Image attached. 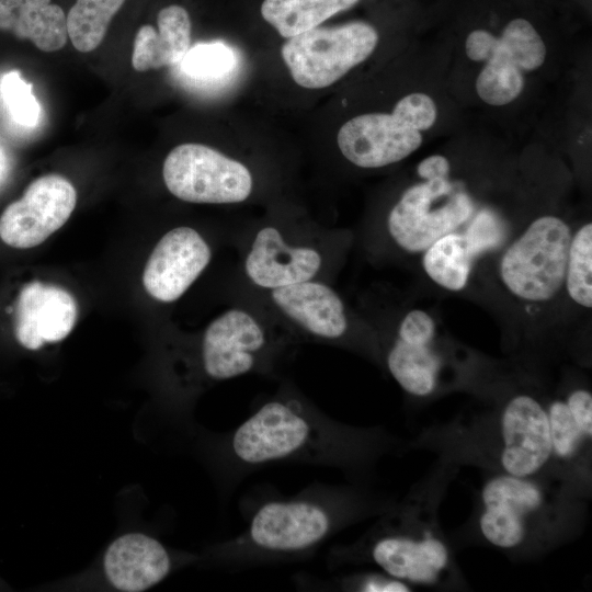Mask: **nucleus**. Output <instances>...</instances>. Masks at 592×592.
<instances>
[{
    "label": "nucleus",
    "mask_w": 592,
    "mask_h": 592,
    "mask_svg": "<svg viewBox=\"0 0 592 592\" xmlns=\"http://www.w3.org/2000/svg\"><path fill=\"white\" fill-rule=\"evenodd\" d=\"M374 431L332 420L293 384L283 383L227 439V455L235 469L274 463L343 466L377 451Z\"/></svg>",
    "instance_id": "1"
},
{
    "label": "nucleus",
    "mask_w": 592,
    "mask_h": 592,
    "mask_svg": "<svg viewBox=\"0 0 592 592\" xmlns=\"http://www.w3.org/2000/svg\"><path fill=\"white\" fill-rule=\"evenodd\" d=\"M365 510L351 492L312 486L294 498L264 502L220 555L232 567L305 558Z\"/></svg>",
    "instance_id": "2"
},
{
    "label": "nucleus",
    "mask_w": 592,
    "mask_h": 592,
    "mask_svg": "<svg viewBox=\"0 0 592 592\" xmlns=\"http://www.w3.org/2000/svg\"><path fill=\"white\" fill-rule=\"evenodd\" d=\"M348 244L344 232L305 218L270 215L232 232V285L267 291L307 281L332 283Z\"/></svg>",
    "instance_id": "3"
},
{
    "label": "nucleus",
    "mask_w": 592,
    "mask_h": 592,
    "mask_svg": "<svg viewBox=\"0 0 592 592\" xmlns=\"http://www.w3.org/2000/svg\"><path fill=\"white\" fill-rule=\"evenodd\" d=\"M232 298L261 309L297 344L311 342L380 355L375 330L354 317L331 282L307 281L267 291L232 285Z\"/></svg>",
    "instance_id": "4"
},
{
    "label": "nucleus",
    "mask_w": 592,
    "mask_h": 592,
    "mask_svg": "<svg viewBox=\"0 0 592 592\" xmlns=\"http://www.w3.org/2000/svg\"><path fill=\"white\" fill-rule=\"evenodd\" d=\"M354 560L373 562L385 573L408 584L431 585L446 574L451 555L434 531H419L411 525L405 511H394L357 543L334 547L327 558L329 567Z\"/></svg>",
    "instance_id": "5"
},
{
    "label": "nucleus",
    "mask_w": 592,
    "mask_h": 592,
    "mask_svg": "<svg viewBox=\"0 0 592 592\" xmlns=\"http://www.w3.org/2000/svg\"><path fill=\"white\" fill-rule=\"evenodd\" d=\"M571 229L560 217L534 219L503 251L498 266L504 288L516 299L544 304L563 288Z\"/></svg>",
    "instance_id": "6"
},
{
    "label": "nucleus",
    "mask_w": 592,
    "mask_h": 592,
    "mask_svg": "<svg viewBox=\"0 0 592 592\" xmlns=\"http://www.w3.org/2000/svg\"><path fill=\"white\" fill-rule=\"evenodd\" d=\"M448 173L420 177L389 208L383 236L406 253H422L440 237L458 230L474 215L470 197L458 190Z\"/></svg>",
    "instance_id": "7"
},
{
    "label": "nucleus",
    "mask_w": 592,
    "mask_h": 592,
    "mask_svg": "<svg viewBox=\"0 0 592 592\" xmlns=\"http://www.w3.org/2000/svg\"><path fill=\"white\" fill-rule=\"evenodd\" d=\"M378 39L377 30L366 22L317 26L287 38L281 55L296 84L323 89L365 61Z\"/></svg>",
    "instance_id": "8"
},
{
    "label": "nucleus",
    "mask_w": 592,
    "mask_h": 592,
    "mask_svg": "<svg viewBox=\"0 0 592 592\" xmlns=\"http://www.w3.org/2000/svg\"><path fill=\"white\" fill-rule=\"evenodd\" d=\"M162 179L174 197L195 204H242L253 197L257 186L247 163L196 143L178 145L167 155Z\"/></svg>",
    "instance_id": "9"
},
{
    "label": "nucleus",
    "mask_w": 592,
    "mask_h": 592,
    "mask_svg": "<svg viewBox=\"0 0 592 592\" xmlns=\"http://www.w3.org/2000/svg\"><path fill=\"white\" fill-rule=\"evenodd\" d=\"M480 503L482 537L494 547L514 550L527 542L538 519L549 509L550 498L535 477L500 471L485 481Z\"/></svg>",
    "instance_id": "10"
},
{
    "label": "nucleus",
    "mask_w": 592,
    "mask_h": 592,
    "mask_svg": "<svg viewBox=\"0 0 592 592\" xmlns=\"http://www.w3.org/2000/svg\"><path fill=\"white\" fill-rule=\"evenodd\" d=\"M76 203L77 192L68 179L59 174L37 178L1 214L0 238L18 249L36 247L64 226Z\"/></svg>",
    "instance_id": "11"
},
{
    "label": "nucleus",
    "mask_w": 592,
    "mask_h": 592,
    "mask_svg": "<svg viewBox=\"0 0 592 592\" xmlns=\"http://www.w3.org/2000/svg\"><path fill=\"white\" fill-rule=\"evenodd\" d=\"M501 471L535 477L554 458L546 406L523 392L511 397L499 419Z\"/></svg>",
    "instance_id": "12"
},
{
    "label": "nucleus",
    "mask_w": 592,
    "mask_h": 592,
    "mask_svg": "<svg viewBox=\"0 0 592 592\" xmlns=\"http://www.w3.org/2000/svg\"><path fill=\"white\" fill-rule=\"evenodd\" d=\"M422 143V132L413 128L396 106L391 113L354 116L340 127L337 135L343 158L361 169L395 164L418 150Z\"/></svg>",
    "instance_id": "13"
},
{
    "label": "nucleus",
    "mask_w": 592,
    "mask_h": 592,
    "mask_svg": "<svg viewBox=\"0 0 592 592\" xmlns=\"http://www.w3.org/2000/svg\"><path fill=\"white\" fill-rule=\"evenodd\" d=\"M213 249L197 229L181 225L164 232L152 249L143 273L147 294L171 304L183 296L208 266Z\"/></svg>",
    "instance_id": "14"
},
{
    "label": "nucleus",
    "mask_w": 592,
    "mask_h": 592,
    "mask_svg": "<svg viewBox=\"0 0 592 592\" xmlns=\"http://www.w3.org/2000/svg\"><path fill=\"white\" fill-rule=\"evenodd\" d=\"M435 334L431 315L412 309L401 317L395 333L380 348L387 371L412 396H429L437 387L442 358L433 346Z\"/></svg>",
    "instance_id": "15"
},
{
    "label": "nucleus",
    "mask_w": 592,
    "mask_h": 592,
    "mask_svg": "<svg viewBox=\"0 0 592 592\" xmlns=\"http://www.w3.org/2000/svg\"><path fill=\"white\" fill-rule=\"evenodd\" d=\"M77 303L66 289L34 281L25 284L15 308V337L21 345L37 350L58 342L72 330Z\"/></svg>",
    "instance_id": "16"
},
{
    "label": "nucleus",
    "mask_w": 592,
    "mask_h": 592,
    "mask_svg": "<svg viewBox=\"0 0 592 592\" xmlns=\"http://www.w3.org/2000/svg\"><path fill=\"white\" fill-rule=\"evenodd\" d=\"M105 573L121 591L140 592L161 581L171 569L166 548L144 534H126L114 540L104 557Z\"/></svg>",
    "instance_id": "17"
},
{
    "label": "nucleus",
    "mask_w": 592,
    "mask_h": 592,
    "mask_svg": "<svg viewBox=\"0 0 592 592\" xmlns=\"http://www.w3.org/2000/svg\"><path fill=\"white\" fill-rule=\"evenodd\" d=\"M157 27L141 25L135 36L132 65L137 71L160 69L182 61L191 48L190 14L179 4H169L157 14Z\"/></svg>",
    "instance_id": "18"
},
{
    "label": "nucleus",
    "mask_w": 592,
    "mask_h": 592,
    "mask_svg": "<svg viewBox=\"0 0 592 592\" xmlns=\"http://www.w3.org/2000/svg\"><path fill=\"white\" fill-rule=\"evenodd\" d=\"M0 31L46 53L61 49L68 39L66 13L52 0H0Z\"/></svg>",
    "instance_id": "19"
},
{
    "label": "nucleus",
    "mask_w": 592,
    "mask_h": 592,
    "mask_svg": "<svg viewBox=\"0 0 592 592\" xmlns=\"http://www.w3.org/2000/svg\"><path fill=\"white\" fill-rule=\"evenodd\" d=\"M553 458L571 462L592 436V395L584 388L570 391L565 399L546 406Z\"/></svg>",
    "instance_id": "20"
},
{
    "label": "nucleus",
    "mask_w": 592,
    "mask_h": 592,
    "mask_svg": "<svg viewBox=\"0 0 592 592\" xmlns=\"http://www.w3.org/2000/svg\"><path fill=\"white\" fill-rule=\"evenodd\" d=\"M360 0H263L261 15L284 38L320 26Z\"/></svg>",
    "instance_id": "21"
},
{
    "label": "nucleus",
    "mask_w": 592,
    "mask_h": 592,
    "mask_svg": "<svg viewBox=\"0 0 592 592\" xmlns=\"http://www.w3.org/2000/svg\"><path fill=\"white\" fill-rule=\"evenodd\" d=\"M475 255L463 231H452L430 244L422 252V267L431 281L447 291L466 287Z\"/></svg>",
    "instance_id": "22"
},
{
    "label": "nucleus",
    "mask_w": 592,
    "mask_h": 592,
    "mask_svg": "<svg viewBox=\"0 0 592 592\" xmlns=\"http://www.w3.org/2000/svg\"><path fill=\"white\" fill-rule=\"evenodd\" d=\"M485 66L476 79L481 101L502 106L520 96L524 89L523 70L501 37L493 36Z\"/></svg>",
    "instance_id": "23"
},
{
    "label": "nucleus",
    "mask_w": 592,
    "mask_h": 592,
    "mask_svg": "<svg viewBox=\"0 0 592 592\" xmlns=\"http://www.w3.org/2000/svg\"><path fill=\"white\" fill-rule=\"evenodd\" d=\"M126 0H76L66 15L68 38L81 53L94 50Z\"/></svg>",
    "instance_id": "24"
},
{
    "label": "nucleus",
    "mask_w": 592,
    "mask_h": 592,
    "mask_svg": "<svg viewBox=\"0 0 592 592\" xmlns=\"http://www.w3.org/2000/svg\"><path fill=\"white\" fill-rule=\"evenodd\" d=\"M563 288L583 308L592 307V224L585 223L571 236Z\"/></svg>",
    "instance_id": "25"
},
{
    "label": "nucleus",
    "mask_w": 592,
    "mask_h": 592,
    "mask_svg": "<svg viewBox=\"0 0 592 592\" xmlns=\"http://www.w3.org/2000/svg\"><path fill=\"white\" fill-rule=\"evenodd\" d=\"M0 96L10 118L19 126L34 127L41 117V105L33 94V86L19 71L12 70L0 81Z\"/></svg>",
    "instance_id": "26"
},
{
    "label": "nucleus",
    "mask_w": 592,
    "mask_h": 592,
    "mask_svg": "<svg viewBox=\"0 0 592 592\" xmlns=\"http://www.w3.org/2000/svg\"><path fill=\"white\" fill-rule=\"evenodd\" d=\"M232 52L223 44H203L190 48L181 61L187 75L208 79L226 73L234 65Z\"/></svg>",
    "instance_id": "27"
},
{
    "label": "nucleus",
    "mask_w": 592,
    "mask_h": 592,
    "mask_svg": "<svg viewBox=\"0 0 592 592\" xmlns=\"http://www.w3.org/2000/svg\"><path fill=\"white\" fill-rule=\"evenodd\" d=\"M319 588L323 590L330 588L341 591H358V592H407L411 591V585L407 582L398 580L387 573L364 572L354 573L345 577H339L330 580V583L310 584L306 589Z\"/></svg>",
    "instance_id": "28"
},
{
    "label": "nucleus",
    "mask_w": 592,
    "mask_h": 592,
    "mask_svg": "<svg viewBox=\"0 0 592 592\" xmlns=\"http://www.w3.org/2000/svg\"><path fill=\"white\" fill-rule=\"evenodd\" d=\"M475 258L497 248L504 238V227L490 210H481L471 217L463 231Z\"/></svg>",
    "instance_id": "29"
},
{
    "label": "nucleus",
    "mask_w": 592,
    "mask_h": 592,
    "mask_svg": "<svg viewBox=\"0 0 592 592\" xmlns=\"http://www.w3.org/2000/svg\"><path fill=\"white\" fill-rule=\"evenodd\" d=\"M395 106L405 119L420 132L430 129L437 118L434 100L423 92H411L399 99Z\"/></svg>",
    "instance_id": "30"
},
{
    "label": "nucleus",
    "mask_w": 592,
    "mask_h": 592,
    "mask_svg": "<svg viewBox=\"0 0 592 592\" xmlns=\"http://www.w3.org/2000/svg\"><path fill=\"white\" fill-rule=\"evenodd\" d=\"M10 169V160L4 147L0 144V184L5 180Z\"/></svg>",
    "instance_id": "31"
}]
</instances>
